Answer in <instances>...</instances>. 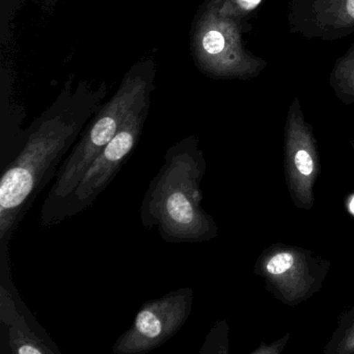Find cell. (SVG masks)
I'll list each match as a JSON object with an SVG mask.
<instances>
[{
    "mask_svg": "<svg viewBox=\"0 0 354 354\" xmlns=\"http://www.w3.org/2000/svg\"><path fill=\"white\" fill-rule=\"evenodd\" d=\"M290 32L333 42L354 32V0H289Z\"/></svg>",
    "mask_w": 354,
    "mask_h": 354,
    "instance_id": "8",
    "label": "cell"
},
{
    "mask_svg": "<svg viewBox=\"0 0 354 354\" xmlns=\"http://www.w3.org/2000/svg\"><path fill=\"white\" fill-rule=\"evenodd\" d=\"M295 165L302 175L308 176L313 173L314 163L312 157L306 150H300L295 155Z\"/></svg>",
    "mask_w": 354,
    "mask_h": 354,
    "instance_id": "12",
    "label": "cell"
},
{
    "mask_svg": "<svg viewBox=\"0 0 354 354\" xmlns=\"http://www.w3.org/2000/svg\"><path fill=\"white\" fill-rule=\"evenodd\" d=\"M294 264V257L288 252H281L273 257L268 264H267V271L270 274H281L289 270Z\"/></svg>",
    "mask_w": 354,
    "mask_h": 354,
    "instance_id": "11",
    "label": "cell"
},
{
    "mask_svg": "<svg viewBox=\"0 0 354 354\" xmlns=\"http://www.w3.org/2000/svg\"><path fill=\"white\" fill-rule=\"evenodd\" d=\"M221 0H211L201 15L194 34V53L198 67L215 78L252 80L267 62L245 47L243 35L252 30L248 20L221 13Z\"/></svg>",
    "mask_w": 354,
    "mask_h": 354,
    "instance_id": "4",
    "label": "cell"
},
{
    "mask_svg": "<svg viewBox=\"0 0 354 354\" xmlns=\"http://www.w3.org/2000/svg\"><path fill=\"white\" fill-rule=\"evenodd\" d=\"M148 105L145 93L130 109L113 140L86 169L75 189L45 223V227L59 225L84 212L109 188L138 146L148 113Z\"/></svg>",
    "mask_w": 354,
    "mask_h": 354,
    "instance_id": "5",
    "label": "cell"
},
{
    "mask_svg": "<svg viewBox=\"0 0 354 354\" xmlns=\"http://www.w3.org/2000/svg\"><path fill=\"white\" fill-rule=\"evenodd\" d=\"M329 86L345 104L354 103V43L339 57L329 74Z\"/></svg>",
    "mask_w": 354,
    "mask_h": 354,
    "instance_id": "9",
    "label": "cell"
},
{
    "mask_svg": "<svg viewBox=\"0 0 354 354\" xmlns=\"http://www.w3.org/2000/svg\"><path fill=\"white\" fill-rule=\"evenodd\" d=\"M206 163L198 140L188 138L165 153L140 204V221L157 227L169 243H198L211 237L213 221L202 208L201 182Z\"/></svg>",
    "mask_w": 354,
    "mask_h": 354,
    "instance_id": "2",
    "label": "cell"
},
{
    "mask_svg": "<svg viewBox=\"0 0 354 354\" xmlns=\"http://www.w3.org/2000/svg\"><path fill=\"white\" fill-rule=\"evenodd\" d=\"M262 3L263 0H221L219 10L223 15L248 20Z\"/></svg>",
    "mask_w": 354,
    "mask_h": 354,
    "instance_id": "10",
    "label": "cell"
},
{
    "mask_svg": "<svg viewBox=\"0 0 354 354\" xmlns=\"http://www.w3.org/2000/svg\"><path fill=\"white\" fill-rule=\"evenodd\" d=\"M350 210L354 214V198H352L351 203H350Z\"/></svg>",
    "mask_w": 354,
    "mask_h": 354,
    "instance_id": "13",
    "label": "cell"
},
{
    "mask_svg": "<svg viewBox=\"0 0 354 354\" xmlns=\"http://www.w3.org/2000/svg\"><path fill=\"white\" fill-rule=\"evenodd\" d=\"M10 260L0 262V321L7 333L8 351L12 354L61 353L20 299L12 281Z\"/></svg>",
    "mask_w": 354,
    "mask_h": 354,
    "instance_id": "7",
    "label": "cell"
},
{
    "mask_svg": "<svg viewBox=\"0 0 354 354\" xmlns=\"http://www.w3.org/2000/svg\"><path fill=\"white\" fill-rule=\"evenodd\" d=\"M140 75H128L121 88L84 129L77 144L63 161L40 212L44 227L62 203L72 194L93 161L117 134L130 109L147 91Z\"/></svg>",
    "mask_w": 354,
    "mask_h": 354,
    "instance_id": "3",
    "label": "cell"
},
{
    "mask_svg": "<svg viewBox=\"0 0 354 354\" xmlns=\"http://www.w3.org/2000/svg\"><path fill=\"white\" fill-rule=\"evenodd\" d=\"M91 109H53L28 132L26 142L0 180V254L41 192L55 180L64 156L84 128Z\"/></svg>",
    "mask_w": 354,
    "mask_h": 354,
    "instance_id": "1",
    "label": "cell"
},
{
    "mask_svg": "<svg viewBox=\"0 0 354 354\" xmlns=\"http://www.w3.org/2000/svg\"><path fill=\"white\" fill-rule=\"evenodd\" d=\"M194 298L192 288H180L142 304L131 326L113 344V353H148L167 343L189 318Z\"/></svg>",
    "mask_w": 354,
    "mask_h": 354,
    "instance_id": "6",
    "label": "cell"
}]
</instances>
